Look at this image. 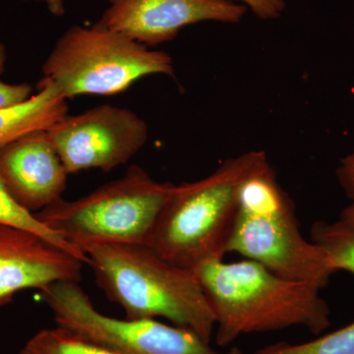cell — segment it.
I'll return each instance as SVG.
<instances>
[{
  "label": "cell",
  "instance_id": "obj_5",
  "mask_svg": "<svg viewBox=\"0 0 354 354\" xmlns=\"http://www.w3.org/2000/svg\"><path fill=\"white\" fill-rule=\"evenodd\" d=\"M174 186L134 165L90 194L73 201L62 198L35 215L80 251L91 243L149 245Z\"/></svg>",
  "mask_w": 354,
  "mask_h": 354
},
{
  "label": "cell",
  "instance_id": "obj_21",
  "mask_svg": "<svg viewBox=\"0 0 354 354\" xmlns=\"http://www.w3.org/2000/svg\"><path fill=\"white\" fill-rule=\"evenodd\" d=\"M6 60L7 53L6 46L0 43V75H1L4 70H6Z\"/></svg>",
  "mask_w": 354,
  "mask_h": 354
},
{
  "label": "cell",
  "instance_id": "obj_7",
  "mask_svg": "<svg viewBox=\"0 0 354 354\" xmlns=\"http://www.w3.org/2000/svg\"><path fill=\"white\" fill-rule=\"evenodd\" d=\"M57 327L116 354H221L187 328L156 319H116L95 309L77 281L41 290Z\"/></svg>",
  "mask_w": 354,
  "mask_h": 354
},
{
  "label": "cell",
  "instance_id": "obj_10",
  "mask_svg": "<svg viewBox=\"0 0 354 354\" xmlns=\"http://www.w3.org/2000/svg\"><path fill=\"white\" fill-rule=\"evenodd\" d=\"M83 263L38 234L0 225V307L28 288L79 283Z\"/></svg>",
  "mask_w": 354,
  "mask_h": 354
},
{
  "label": "cell",
  "instance_id": "obj_19",
  "mask_svg": "<svg viewBox=\"0 0 354 354\" xmlns=\"http://www.w3.org/2000/svg\"><path fill=\"white\" fill-rule=\"evenodd\" d=\"M337 181L351 201L354 202V152L339 160L337 171Z\"/></svg>",
  "mask_w": 354,
  "mask_h": 354
},
{
  "label": "cell",
  "instance_id": "obj_16",
  "mask_svg": "<svg viewBox=\"0 0 354 354\" xmlns=\"http://www.w3.org/2000/svg\"><path fill=\"white\" fill-rule=\"evenodd\" d=\"M253 354H354V322L302 344L277 342Z\"/></svg>",
  "mask_w": 354,
  "mask_h": 354
},
{
  "label": "cell",
  "instance_id": "obj_9",
  "mask_svg": "<svg viewBox=\"0 0 354 354\" xmlns=\"http://www.w3.org/2000/svg\"><path fill=\"white\" fill-rule=\"evenodd\" d=\"M97 24L142 44L156 46L202 22L236 24L248 11L232 0H108Z\"/></svg>",
  "mask_w": 354,
  "mask_h": 354
},
{
  "label": "cell",
  "instance_id": "obj_1",
  "mask_svg": "<svg viewBox=\"0 0 354 354\" xmlns=\"http://www.w3.org/2000/svg\"><path fill=\"white\" fill-rule=\"evenodd\" d=\"M216 321V342L242 335L304 327L319 335L330 326L321 288L283 278L256 261H209L194 270Z\"/></svg>",
  "mask_w": 354,
  "mask_h": 354
},
{
  "label": "cell",
  "instance_id": "obj_4",
  "mask_svg": "<svg viewBox=\"0 0 354 354\" xmlns=\"http://www.w3.org/2000/svg\"><path fill=\"white\" fill-rule=\"evenodd\" d=\"M227 253L239 254L283 278L321 290L335 274L320 248L300 232L295 205L279 185L270 162L242 185Z\"/></svg>",
  "mask_w": 354,
  "mask_h": 354
},
{
  "label": "cell",
  "instance_id": "obj_13",
  "mask_svg": "<svg viewBox=\"0 0 354 354\" xmlns=\"http://www.w3.org/2000/svg\"><path fill=\"white\" fill-rule=\"evenodd\" d=\"M311 241L322 251L333 271L354 276V202L342 209L337 220L314 223Z\"/></svg>",
  "mask_w": 354,
  "mask_h": 354
},
{
  "label": "cell",
  "instance_id": "obj_23",
  "mask_svg": "<svg viewBox=\"0 0 354 354\" xmlns=\"http://www.w3.org/2000/svg\"><path fill=\"white\" fill-rule=\"evenodd\" d=\"M353 152H354V149H353Z\"/></svg>",
  "mask_w": 354,
  "mask_h": 354
},
{
  "label": "cell",
  "instance_id": "obj_18",
  "mask_svg": "<svg viewBox=\"0 0 354 354\" xmlns=\"http://www.w3.org/2000/svg\"><path fill=\"white\" fill-rule=\"evenodd\" d=\"M252 11L262 20H274L281 17L286 8L285 0H232Z\"/></svg>",
  "mask_w": 354,
  "mask_h": 354
},
{
  "label": "cell",
  "instance_id": "obj_15",
  "mask_svg": "<svg viewBox=\"0 0 354 354\" xmlns=\"http://www.w3.org/2000/svg\"><path fill=\"white\" fill-rule=\"evenodd\" d=\"M20 354H116L60 328L36 333Z\"/></svg>",
  "mask_w": 354,
  "mask_h": 354
},
{
  "label": "cell",
  "instance_id": "obj_14",
  "mask_svg": "<svg viewBox=\"0 0 354 354\" xmlns=\"http://www.w3.org/2000/svg\"><path fill=\"white\" fill-rule=\"evenodd\" d=\"M0 225L20 228V230H28L32 234H38L55 245L76 256L83 262H87V258L82 251L79 250L75 246L65 241L64 237L55 234L50 228L44 225L35 214L20 206L6 189L1 177H0Z\"/></svg>",
  "mask_w": 354,
  "mask_h": 354
},
{
  "label": "cell",
  "instance_id": "obj_3",
  "mask_svg": "<svg viewBox=\"0 0 354 354\" xmlns=\"http://www.w3.org/2000/svg\"><path fill=\"white\" fill-rule=\"evenodd\" d=\"M267 162L265 152L250 151L225 160L200 180L174 186L149 246L192 271L209 261L223 260L242 185Z\"/></svg>",
  "mask_w": 354,
  "mask_h": 354
},
{
  "label": "cell",
  "instance_id": "obj_17",
  "mask_svg": "<svg viewBox=\"0 0 354 354\" xmlns=\"http://www.w3.org/2000/svg\"><path fill=\"white\" fill-rule=\"evenodd\" d=\"M32 95L30 84H9L0 80V111L17 108L29 101Z\"/></svg>",
  "mask_w": 354,
  "mask_h": 354
},
{
  "label": "cell",
  "instance_id": "obj_22",
  "mask_svg": "<svg viewBox=\"0 0 354 354\" xmlns=\"http://www.w3.org/2000/svg\"><path fill=\"white\" fill-rule=\"evenodd\" d=\"M221 354H243V353H242V351L239 348H232L230 349V351H227V353H221Z\"/></svg>",
  "mask_w": 354,
  "mask_h": 354
},
{
  "label": "cell",
  "instance_id": "obj_6",
  "mask_svg": "<svg viewBox=\"0 0 354 354\" xmlns=\"http://www.w3.org/2000/svg\"><path fill=\"white\" fill-rule=\"evenodd\" d=\"M66 100L78 95H114L151 75H174L169 53L152 50L121 32L95 25L70 27L43 65Z\"/></svg>",
  "mask_w": 354,
  "mask_h": 354
},
{
  "label": "cell",
  "instance_id": "obj_8",
  "mask_svg": "<svg viewBox=\"0 0 354 354\" xmlns=\"http://www.w3.org/2000/svg\"><path fill=\"white\" fill-rule=\"evenodd\" d=\"M46 134L68 174L92 169L109 172L127 164L145 146L149 128L134 111L102 104L67 114Z\"/></svg>",
  "mask_w": 354,
  "mask_h": 354
},
{
  "label": "cell",
  "instance_id": "obj_20",
  "mask_svg": "<svg viewBox=\"0 0 354 354\" xmlns=\"http://www.w3.org/2000/svg\"><path fill=\"white\" fill-rule=\"evenodd\" d=\"M25 1L44 2L48 7V11L55 17H62L65 15L64 0H25Z\"/></svg>",
  "mask_w": 354,
  "mask_h": 354
},
{
  "label": "cell",
  "instance_id": "obj_12",
  "mask_svg": "<svg viewBox=\"0 0 354 354\" xmlns=\"http://www.w3.org/2000/svg\"><path fill=\"white\" fill-rule=\"evenodd\" d=\"M37 88L25 104L0 111V149L27 133L50 129L68 113L67 100L51 81L43 77Z\"/></svg>",
  "mask_w": 354,
  "mask_h": 354
},
{
  "label": "cell",
  "instance_id": "obj_11",
  "mask_svg": "<svg viewBox=\"0 0 354 354\" xmlns=\"http://www.w3.org/2000/svg\"><path fill=\"white\" fill-rule=\"evenodd\" d=\"M67 176L46 130L27 133L0 149V177L13 199L32 214L62 199Z\"/></svg>",
  "mask_w": 354,
  "mask_h": 354
},
{
  "label": "cell",
  "instance_id": "obj_2",
  "mask_svg": "<svg viewBox=\"0 0 354 354\" xmlns=\"http://www.w3.org/2000/svg\"><path fill=\"white\" fill-rule=\"evenodd\" d=\"M81 251L97 285L128 319H167L209 342L215 317L194 271L165 260L149 245L91 243Z\"/></svg>",
  "mask_w": 354,
  "mask_h": 354
}]
</instances>
